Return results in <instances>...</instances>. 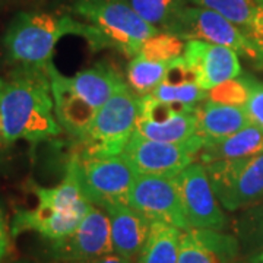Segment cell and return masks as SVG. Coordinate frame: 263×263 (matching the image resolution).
I'll return each instance as SVG.
<instances>
[{
    "instance_id": "33",
    "label": "cell",
    "mask_w": 263,
    "mask_h": 263,
    "mask_svg": "<svg viewBox=\"0 0 263 263\" xmlns=\"http://www.w3.org/2000/svg\"><path fill=\"white\" fill-rule=\"evenodd\" d=\"M247 263H263V250L259 253H254L252 256H249Z\"/></svg>"
},
{
    "instance_id": "3",
    "label": "cell",
    "mask_w": 263,
    "mask_h": 263,
    "mask_svg": "<svg viewBox=\"0 0 263 263\" xmlns=\"http://www.w3.org/2000/svg\"><path fill=\"white\" fill-rule=\"evenodd\" d=\"M72 8L94 27L101 48H116L126 56H138L143 44L160 34L127 0H73Z\"/></svg>"
},
{
    "instance_id": "22",
    "label": "cell",
    "mask_w": 263,
    "mask_h": 263,
    "mask_svg": "<svg viewBox=\"0 0 263 263\" xmlns=\"http://www.w3.org/2000/svg\"><path fill=\"white\" fill-rule=\"evenodd\" d=\"M171 62L173 60L155 62L145 59L141 54L135 56L127 66V86L138 97L151 94L157 85L165 79Z\"/></svg>"
},
{
    "instance_id": "14",
    "label": "cell",
    "mask_w": 263,
    "mask_h": 263,
    "mask_svg": "<svg viewBox=\"0 0 263 263\" xmlns=\"http://www.w3.org/2000/svg\"><path fill=\"white\" fill-rule=\"evenodd\" d=\"M110 219L113 253L130 260L141 254L148 238L151 221L127 203H108L104 208Z\"/></svg>"
},
{
    "instance_id": "15",
    "label": "cell",
    "mask_w": 263,
    "mask_h": 263,
    "mask_svg": "<svg viewBox=\"0 0 263 263\" xmlns=\"http://www.w3.org/2000/svg\"><path fill=\"white\" fill-rule=\"evenodd\" d=\"M85 215L86 212H66L37 203L34 209H24L15 214L10 231L13 235L35 231L50 241H57L72 234Z\"/></svg>"
},
{
    "instance_id": "17",
    "label": "cell",
    "mask_w": 263,
    "mask_h": 263,
    "mask_svg": "<svg viewBox=\"0 0 263 263\" xmlns=\"http://www.w3.org/2000/svg\"><path fill=\"white\" fill-rule=\"evenodd\" d=\"M50 84L57 122L81 141L97 111L70 89L67 78L60 75L54 66L50 69Z\"/></svg>"
},
{
    "instance_id": "30",
    "label": "cell",
    "mask_w": 263,
    "mask_h": 263,
    "mask_svg": "<svg viewBox=\"0 0 263 263\" xmlns=\"http://www.w3.org/2000/svg\"><path fill=\"white\" fill-rule=\"evenodd\" d=\"M249 38L256 47V60L263 67V0H256V13Z\"/></svg>"
},
{
    "instance_id": "11",
    "label": "cell",
    "mask_w": 263,
    "mask_h": 263,
    "mask_svg": "<svg viewBox=\"0 0 263 263\" xmlns=\"http://www.w3.org/2000/svg\"><path fill=\"white\" fill-rule=\"evenodd\" d=\"M51 243L53 256L60 262H81L113 253L108 215L91 205L72 234Z\"/></svg>"
},
{
    "instance_id": "32",
    "label": "cell",
    "mask_w": 263,
    "mask_h": 263,
    "mask_svg": "<svg viewBox=\"0 0 263 263\" xmlns=\"http://www.w3.org/2000/svg\"><path fill=\"white\" fill-rule=\"evenodd\" d=\"M62 263H130V260L124 259L122 256L116 253L105 254L101 257H95V259H89V260H81V262H62Z\"/></svg>"
},
{
    "instance_id": "21",
    "label": "cell",
    "mask_w": 263,
    "mask_h": 263,
    "mask_svg": "<svg viewBox=\"0 0 263 263\" xmlns=\"http://www.w3.org/2000/svg\"><path fill=\"white\" fill-rule=\"evenodd\" d=\"M183 230L177 227L152 221L149 234L139 254V263H177L180 237Z\"/></svg>"
},
{
    "instance_id": "1",
    "label": "cell",
    "mask_w": 263,
    "mask_h": 263,
    "mask_svg": "<svg viewBox=\"0 0 263 263\" xmlns=\"http://www.w3.org/2000/svg\"><path fill=\"white\" fill-rule=\"evenodd\" d=\"M0 116L6 145L16 141L38 143L60 133L54 116L50 73L15 69L0 79Z\"/></svg>"
},
{
    "instance_id": "18",
    "label": "cell",
    "mask_w": 263,
    "mask_h": 263,
    "mask_svg": "<svg viewBox=\"0 0 263 263\" xmlns=\"http://www.w3.org/2000/svg\"><path fill=\"white\" fill-rule=\"evenodd\" d=\"M67 84L70 89L95 111L114 94L127 86L122 76L105 63L78 72L73 78H67Z\"/></svg>"
},
{
    "instance_id": "34",
    "label": "cell",
    "mask_w": 263,
    "mask_h": 263,
    "mask_svg": "<svg viewBox=\"0 0 263 263\" xmlns=\"http://www.w3.org/2000/svg\"><path fill=\"white\" fill-rule=\"evenodd\" d=\"M0 148H2V146H0Z\"/></svg>"
},
{
    "instance_id": "7",
    "label": "cell",
    "mask_w": 263,
    "mask_h": 263,
    "mask_svg": "<svg viewBox=\"0 0 263 263\" xmlns=\"http://www.w3.org/2000/svg\"><path fill=\"white\" fill-rule=\"evenodd\" d=\"M202 145L199 136L183 143H168L146 139L135 132L122 155L138 174L174 179L193 162Z\"/></svg>"
},
{
    "instance_id": "4",
    "label": "cell",
    "mask_w": 263,
    "mask_h": 263,
    "mask_svg": "<svg viewBox=\"0 0 263 263\" xmlns=\"http://www.w3.org/2000/svg\"><path fill=\"white\" fill-rule=\"evenodd\" d=\"M139 116L141 97L126 86L97 110L88 130L81 139L84 155L113 157L122 154L136 130Z\"/></svg>"
},
{
    "instance_id": "5",
    "label": "cell",
    "mask_w": 263,
    "mask_h": 263,
    "mask_svg": "<svg viewBox=\"0 0 263 263\" xmlns=\"http://www.w3.org/2000/svg\"><path fill=\"white\" fill-rule=\"evenodd\" d=\"M84 197L98 208L108 203H127L136 170L122 154L91 157L81 154L69 162Z\"/></svg>"
},
{
    "instance_id": "19",
    "label": "cell",
    "mask_w": 263,
    "mask_h": 263,
    "mask_svg": "<svg viewBox=\"0 0 263 263\" xmlns=\"http://www.w3.org/2000/svg\"><path fill=\"white\" fill-rule=\"evenodd\" d=\"M260 151H263V130L250 124L224 139L205 142L197 155L206 165L214 161L252 157Z\"/></svg>"
},
{
    "instance_id": "23",
    "label": "cell",
    "mask_w": 263,
    "mask_h": 263,
    "mask_svg": "<svg viewBox=\"0 0 263 263\" xmlns=\"http://www.w3.org/2000/svg\"><path fill=\"white\" fill-rule=\"evenodd\" d=\"M149 95L160 101L171 104L180 113H195L199 104L206 100L208 91L202 89L195 81L179 84L162 81Z\"/></svg>"
},
{
    "instance_id": "10",
    "label": "cell",
    "mask_w": 263,
    "mask_h": 263,
    "mask_svg": "<svg viewBox=\"0 0 263 263\" xmlns=\"http://www.w3.org/2000/svg\"><path fill=\"white\" fill-rule=\"evenodd\" d=\"M174 180L179 187L189 228L226 230L228 219L219 206L203 164L192 162Z\"/></svg>"
},
{
    "instance_id": "25",
    "label": "cell",
    "mask_w": 263,
    "mask_h": 263,
    "mask_svg": "<svg viewBox=\"0 0 263 263\" xmlns=\"http://www.w3.org/2000/svg\"><path fill=\"white\" fill-rule=\"evenodd\" d=\"M129 3L146 22L164 32H168L186 6L184 0H129Z\"/></svg>"
},
{
    "instance_id": "8",
    "label": "cell",
    "mask_w": 263,
    "mask_h": 263,
    "mask_svg": "<svg viewBox=\"0 0 263 263\" xmlns=\"http://www.w3.org/2000/svg\"><path fill=\"white\" fill-rule=\"evenodd\" d=\"M167 34L176 35L183 41L199 40L224 46L256 60V47L252 40L231 21L206 8L186 5Z\"/></svg>"
},
{
    "instance_id": "12",
    "label": "cell",
    "mask_w": 263,
    "mask_h": 263,
    "mask_svg": "<svg viewBox=\"0 0 263 263\" xmlns=\"http://www.w3.org/2000/svg\"><path fill=\"white\" fill-rule=\"evenodd\" d=\"M183 59L195 76V82L205 91H211L241 73L234 50L206 41H187L184 44Z\"/></svg>"
},
{
    "instance_id": "6",
    "label": "cell",
    "mask_w": 263,
    "mask_h": 263,
    "mask_svg": "<svg viewBox=\"0 0 263 263\" xmlns=\"http://www.w3.org/2000/svg\"><path fill=\"white\" fill-rule=\"evenodd\" d=\"M205 168L219 205L227 211L245 209L263 199V151L246 158L214 161Z\"/></svg>"
},
{
    "instance_id": "2",
    "label": "cell",
    "mask_w": 263,
    "mask_h": 263,
    "mask_svg": "<svg viewBox=\"0 0 263 263\" xmlns=\"http://www.w3.org/2000/svg\"><path fill=\"white\" fill-rule=\"evenodd\" d=\"M69 34L84 37L94 50L101 48L100 37L89 24L38 12H22L13 18L5 35V47L16 69L50 73L57 41Z\"/></svg>"
},
{
    "instance_id": "20",
    "label": "cell",
    "mask_w": 263,
    "mask_h": 263,
    "mask_svg": "<svg viewBox=\"0 0 263 263\" xmlns=\"http://www.w3.org/2000/svg\"><path fill=\"white\" fill-rule=\"evenodd\" d=\"M135 132L152 141L183 143L197 138L196 117L195 113H180V111L173 114L164 122H151L139 117Z\"/></svg>"
},
{
    "instance_id": "27",
    "label": "cell",
    "mask_w": 263,
    "mask_h": 263,
    "mask_svg": "<svg viewBox=\"0 0 263 263\" xmlns=\"http://www.w3.org/2000/svg\"><path fill=\"white\" fill-rule=\"evenodd\" d=\"M184 44L186 43H183L181 38L164 32L162 35L158 34L149 38L143 44L139 54L155 62H168L180 57V54L184 51Z\"/></svg>"
},
{
    "instance_id": "29",
    "label": "cell",
    "mask_w": 263,
    "mask_h": 263,
    "mask_svg": "<svg viewBox=\"0 0 263 263\" xmlns=\"http://www.w3.org/2000/svg\"><path fill=\"white\" fill-rule=\"evenodd\" d=\"M243 108L250 124L263 130V82L247 78V100Z\"/></svg>"
},
{
    "instance_id": "31",
    "label": "cell",
    "mask_w": 263,
    "mask_h": 263,
    "mask_svg": "<svg viewBox=\"0 0 263 263\" xmlns=\"http://www.w3.org/2000/svg\"><path fill=\"white\" fill-rule=\"evenodd\" d=\"M8 250H9V233H8V227L5 222V216L0 209V262L8 254Z\"/></svg>"
},
{
    "instance_id": "13",
    "label": "cell",
    "mask_w": 263,
    "mask_h": 263,
    "mask_svg": "<svg viewBox=\"0 0 263 263\" xmlns=\"http://www.w3.org/2000/svg\"><path fill=\"white\" fill-rule=\"evenodd\" d=\"M240 245L233 235L216 230L183 231L177 263H234Z\"/></svg>"
},
{
    "instance_id": "26",
    "label": "cell",
    "mask_w": 263,
    "mask_h": 263,
    "mask_svg": "<svg viewBox=\"0 0 263 263\" xmlns=\"http://www.w3.org/2000/svg\"><path fill=\"white\" fill-rule=\"evenodd\" d=\"M199 5L200 8H206L222 15L231 21L240 29L245 31L249 37V32L253 25L256 13V0H190Z\"/></svg>"
},
{
    "instance_id": "24",
    "label": "cell",
    "mask_w": 263,
    "mask_h": 263,
    "mask_svg": "<svg viewBox=\"0 0 263 263\" xmlns=\"http://www.w3.org/2000/svg\"><path fill=\"white\" fill-rule=\"evenodd\" d=\"M235 234L240 247L249 256L263 250V199L245 208L235 222Z\"/></svg>"
},
{
    "instance_id": "28",
    "label": "cell",
    "mask_w": 263,
    "mask_h": 263,
    "mask_svg": "<svg viewBox=\"0 0 263 263\" xmlns=\"http://www.w3.org/2000/svg\"><path fill=\"white\" fill-rule=\"evenodd\" d=\"M206 98L215 103L243 107L247 100V78L238 76V78L227 81L224 84L218 85L216 88L208 91Z\"/></svg>"
},
{
    "instance_id": "16",
    "label": "cell",
    "mask_w": 263,
    "mask_h": 263,
    "mask_svg": "<svg viewBox=\"0 0 263 263\" xmlns=\"http://www.w3.org/2000/svg\"><path fill=\"white\" fill-rule=\"evenodd\" d=\"M196 135L202 142H212L231 136L250 126L245 108L240 105L202 101L195 111Z\"/></svg>"
},
{
    "instance_id": "9",
    "label": "cell",
    "mask_w": 263,
    "mask_h": 263,
    "mask_svg": "<svg viewBox=\"0 0 263 263\" xmlns=\"http://www.w3.org/2000/svg\"><path fill=\"white\" fill-rule=\"evenodd\" d=\"M127 205L146 216L151 222L161 221L183 231L190 230L174 179L136 174L129 192Z\"/></svg>"
}]
</instances>
